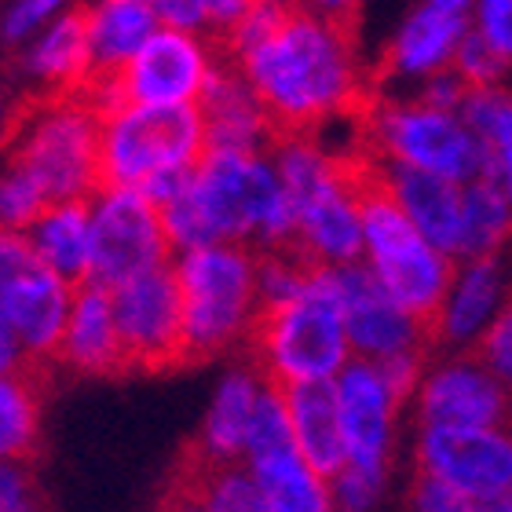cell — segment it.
Wrapping results in <instances>:
<instances>
[{"label": "cell", "instance_id": "30", "mask_svg": "<svg viewBox=\"0 0 512 512\" xmlns=\"http://www.w3.org/2000/svg\"><path fill=\"white\" fill-rule=\"evenodd\" d=\"M41 443V388L30 370L0 377V458L30 461Z\"/></svg>", "mask_w": 512, "mask_h": 512}, {"label": "cell", "instance_id": "45", "mask_svg": "<svg viewBox=\"0 0 512 512\" xmlns=\"http://www.w3.org/2000/svg\"><path fill=\"white\" fill-rule=\"evenodd\" d=\"M432 8H443V11H461L465 15V8H469L472 0H428Z\"/></svg>", "mask_w": 512, "mask_h": 512}, {"label": "cell", "instance_id": "11", "mask_svg": "<svg viewBox=\"0 0 512 512\" xmlns=\"http://www.w3.org/2000/svg\"><path fill=\"white\" fill-rule=\"evenodd\" d=\"M417 465L458 487L476 509H491L512 487V432H498V425H425Z\"/></svg>", "mask_w": 512, "mask_h": 512}, {"label": "cell", "instance_id": "37", "mask_svg": "<svg viewBox=\"0 0 512 512\" xmlns=\"http://www.w3.org/2000/svg\"><path fill=\"white\" fill-rule=\"evenodd\" d=\"M410 505L414 509H432V512H461V509H476V505L458 491L450 487L447 480H439L432 472H417L414 487H410Z\"/></svg>", "mask_w": 512, "mask_h": 512}, {"label": "cell", "instance_id": "26", "mask_svg": "<svg viewBox=\"0 0 512 512\" xmlns=\"http://www.w3.org/2000/svg\"><path fill=\"white\" fill-rule=\"evenodd\" d=\"M253 469L267 512H326L333 509L330 480L297 447H278L246 461Z\"/></svg>", "mask_w": 512, "mask_h": 512}, {"label": "cell", "instance_id": "38", "mask_svg": "<svg viewBox=\"0 0 512 512\" xmlns=\"http://www.w3.org/2000/svg\"><path fill=\"white\" fill-rule=\"evenodd\" d=\"M377 370H381L388 392H392L395 406L403 403L406 395L421 384V366H425V352H403V355H388V359H374Z\"/></svg>", "mask_w": 512, "mask_h": 512}, {"label": "cell", "instance_id": "35", "mask_svg": "<svg viewBox=\"0 0 512 512\" xmlns=\"http://www.w3.org/2000/svg\"><path fill=\"white\" fill-rule=\"evenodd\" d=\"M37 480H33L30 461L0 458V512H30L37 509Z\"/></svg>", "mask_w": 512, "mask_h": 512}, {"label": "cell", "instance_id": "10", "mask_svg": "<svg viewBox=\"0 0 512 512\" xmlns=\"http://www.w3.org/2000/svg\"><path fill=\"white\" fill-rule=\"evenodd\" d=\"M110 297L132 370H169L176 363H187L183 293L172 260L118 282Z\"/></svg>", "mask_w": 512, "mask_h": 512}, {"label": "cell", "instance_id": "33", "mask_svg": "<svg viewBox=\"0 0 512 512\" xmlns=\"http://www.w3.org/2000/svg\"><path fill=\"white\" fill-rule=\"evenodd\" d=\"M384 487V469H366L348 461L341 472L330 476V498L337 509H370L377 505Z\"/></svg>", "mask_w": 512, "mask_h": 512}, {"label": "cell", "instance_id": "4", "mask_svg": "<svg viewBox=\"0 0 512 512\" xmlns=\"http://www.w3.org/2000/svg\"><path fill=\"white\" fill-rule=\"evenodd\" d=\"M246 348L260 374L282 388L300 381H333L355 355L337 271L319 267L293 300L260 308Z\"/></svg>", "mask_w": 512, "mask_h": 512}, {"label": "cell", "instance_id": "5", "mask_svg": "<svg viewBox=\"0 0 512 512\" xmlns=\"http://www.w3.org/2000/svg\"><path fill=\"white\" fill-rule=\"evenodd\" d=\"M256 249L246 242H209L176 253L172 267L183 293L187 363L246 348L260 319Z\"/></svg>", "mask_w": 512, "mask_h": 512}, {"label": "cell", "instance_id": "8", "mask_svg": "<svg viewBox=\"0 0 512 512\" xmlns=\"http://www.w3.org/2000/svg\"><path fill=\"white\" fill-rule=\"evenodd\" d=\"M220 59L224 52H220L216 37H202V30H183V26H158L118 74L96 77L85 92L99 107H110V103H158V107L198 103Z\"/></svg>", "mask_w": 512, "mask_h": 512}, {"label": "cell", "instance_id": "14", "mask_svg": "<svg viewBox=\"0 0 512 512\" xmlns=\"http://www.w3.org/2000/svg\"><path fill=\"white\" fill-rule=\"evenodd\" d=\"M333 384H337V406H341V425L348 439V461L366 465V469H384L388 443H392L395 399L377 363L355 355L333 377Z\"/></svg>", "mask_w": 512, "mask_h": 512}, {"label": "cell", "instance_id": "43", "mask_svg": "<svg viewBox=\"0 0 512 512\" xmlns=\"http://www.w3.org/2000/svg\"><path fill=\"white\" fill-rule=\"evenodd\" d=\"M30 355H26V348L19 344V337H15V330L8 326V319L0 315V377L4 374H19V370H30Z\"/></svg>", "mask_w": 512, "mask_h": 512}, {"label": "cell", "instance_id": "36", "mask_svg": "<svg viewBox=\"0 0 512 512\" xmlns=\"http://www.w3.org/2000/svg\"><path fill=\"white\" fill-rule=\"evenodd\" d=\"M480 359L491 366L505 384H512V297H509V304L498 311V319L483 330Z\"/></svg>", "mask_w": 512, "mask_h": 512}, {"label": "cell", "instance_id": "13", "mask_svg": "<svg viewBox=\"0 0 512 512\" xmlns=\"http://www.w3.org/2000/svg\"><path fill=\"white\" fill-rule=\"evenodd\" d=\"M74 293L77 286L70 278L55 275L44 264H33L22 275L0 282V315L8 319L33 366L55 363Z\"/></svg>", "mask_w": 512, "mask_h": 512}, {"label": "cell", "instance_id": "20", "mask_svg": "<svg viewBox=\"0 0 512 512\" xmlns=\"http://www.w3.org/2000/svg\"><path fill=\"white\" fill-rule=\"evenodd\" d=\"M289 425L297 450L330 480L333 472L348 465V439L341 425V406H337V384L333 381H300L286 384Z\"/></svg>", "mask_w": 512, "mask_h": 512}, {"label": "cell", "instance_id": "2", "mask_svg": "<svg viewBox=\"0 0 512 512\" xmlns=\"http://www.w3.org/2000/svg\"><path fill=\"white\" fill-rule=\"evenodd\" d=\"M176 253L209 242H246L256 253L293 246L297 213L271 150L209 147L191 180L161 202Z\"/></svg>", "mask_w": 512, "mask_h": 512}, {"label": "cell", "instance_id": "18", "mask_svg": "<svg viewBox=\"0 0 512 512\" xmlns=\"http://www.w3.org/2000/svg\"><path fill=\"white\" fill-rule=\"evenodd\" d=\"M198 110L205 118L209 147L271 150V143L278 139L256 88L249 85V77L231 59H220L202 99H198Z\"/></svg>", "mask_w": 512, "mask_h": 512}, {"label": "cell", "instance_id": "46", "mask_svg": "<svg viewBox=\"0 0 512 512\" xmlns=\"http://www.w3.org/2000/svg\"><path fill=\"white\" fill-rule=\"evenodd\" d=\"M271 4H286V8H293V4H304V0H271Z\"/></svg>", "mask_w": 512, "mask_h": 512}, {"label": "cell", "instance_id": "40", "mask_svg": "<svg viewBox=\"0 0 512 512\" xmlns=\"http://www.w3.org/2000/svg\"><path fill=\"white\" fill-rule=\"evenodd\" d=\"M33 264H41V260L33 253L30 235H26V231H15V227H0V282L22 275V271Z\"/></svg>", "mask_w": 512, "mask_h": 512}, {"label": "cell", "instance_id": "16", "mask_svg": "<svg viewBox=\"0 0 512 512\" xmlns=\"http://www.w3.org/2000/svg\"><path fill=\"white\" fill-rule=\"evenodd\" d=\"M381 158V169L392 183L395 198L403 202L417 231L443 249L447 256L458 260L461 256V238H465V183L450 180L443 172H428L417 165H406L399 158Z\"/></svg>", "mask_w": 512, "mask_h": 512}, {"label": "cell", "instance_id": "12", "mask_svg": "<svg viewBox=\"0 0 512 512\" xmlns=\"http://www.w3.org/2000/svg\"><path fill=\"white\" fill-rule=\"evenodd\" d=\"M333 271L341 282L344 322H348V341L355 355L388 359L403 352H428L436 344L425 322L410 315L403 304H395L370 260H352Z\"/></svg>", "mask_w": 512, "mask_h": 512}, {"label": "cell", "instance_id": "28", "mask_svg": "<svg viewBox=\"0 0 512 512\" xmlns=\"http://www.w3.org/2000/svg\"><path fill=\"white\" fill-rule=\"evenodd\" d=\"M461 118L487 150V176L502 183L512 202V85L472 88L461 103Z\"/></svg>", "mask_w": 512, "mask_h": 512}, {"label": "cell", "instance_id": "31", "mask_svg": "<svg viewBox=\"0 0 512 512\" xmlns=\"http://www.w3.org/2000/svg\"><path fill=\"white\" fill-rule=\"evenodd\" d=\"M48 202L52 198L44 191V183L22 161L15 158L4 161V169H0V227L26 231L44 213Z\"/></svg>", "mask_w": 512, "mask_h": 512}, {"label": "cell", "instance_id": "29", "mask_svg": "<svg viewBox=\"0 0 512 512\" xmlns=\"http://www.w3.org/2000/svg\"><path fill=\"white\" fill-rule=\"evenodd\" d=\"M512 235V202L494 176H476L465 183V238L461 260L491 256Z\"/></svg>", "mask_w": 512, "mask_h": 512}, {"label": "cell", "instance_id": "9", "mask_svg": "<svg viewBox=\"0 0 512 512\" xmlns=\"http://www.w3.org/2000/svg\"><path fill=\"white\" fill-rule=\"evenodd\" d=\"M92 278L99 286H118L150 267L169 264L172 242L161 220V205L147 191L103 183L92 198Z\"/></svg>", "mask_w": 512, "mask_h": 512}, {"label": "cell", "instance_id": "44", "mask_svg": "<svg viewBox=\"0 0 512 512\" xmlns=\"http://www.w3.org/2000/svg\"><path fill=\"white\" fill-rule=\"evenodd\" d=\"M304 8L319 11V15H326V19L359 26V0H304Z\"/></svg>", "mask_w": 512, "mask_h": 512}, {"label": "cell", "instance_id": "7", "mask_svg": "<svg viewBox=\"0 0 512 512\" xmlns=\"http://www.w3.org/2000/svg\"><path fill=\"white\" fill-rule=\"evenodd\" d=\"M359 147L399 158L428 172H443L450 180L469 183L487 176V150L480 136L454 110L425 107V103H388L374 99L359 125Z\"/></svg>", "mask_w": 512, "mask_h": 512}, {"label": "cell", "instance_id": "6", "mask_svg": "<svg viewBox=\"0 0 512 512\" xmlns=\"http://www.w3.org/2000/svg\"><path fill=\"white\" fill-rule=\"evenodd\" d=\"M11 158L44 183L52 202L92 198L103 187V107L88 92H55L22 125Z\"/></svg>", "mask_w": 512, "mask_h": 512}, {"label": "cell", "instance_id": "27", "mask_svg": "<svg viewBox=\"0 0 512 512\" xmlns=\"http://www.w3.org/2000/svg\"><path fill=\"white\" fill-rule=\"evenodd\" d=\"M498 293H502V278H498V264L491 256L469 260V267L454 278V289H450L443 319H439V341H472V337H480L494 315Z\"/></svg>", "mask_w": 512, "mask_h": 512}, {"label": "cell", "instance_id": "23", "mask_svg": "<svg viewBox=\"0 0 512 512\" xmlns=\"http://www.w3.org/2000/svg\"><path fill=\"white\" fill-rule=\"evenodd\" d=\"M30 246L48 271L70 278L74 286L92 278V202L59 198L26 227Z\"/></svg>", "mask_w": 512, "mask_h": 512}, {"label": "cell", "instance_id": "1", "mask_svg": "<svg viewBox=\"0 0 512 512\" xmlns=\"http://www.w3.org/2000/svg\"><path fill=\"white\" fill-rule=\"evenodd\" d=\"M231 63L249 77L278 136H319L330 121H363L381 96L355 52V26L293 4L264 41Z\"/></svg>", "mask_w": 512, "mask_h": 512}, {"label": "cell", "instance_id": "21", "mask_svg": "<svg viewBox=\"0 0 512 512\" xmlns=\"http://www.w3.org/2000/svg\"><path fill=\"white\" fill-rule=\"evenodd\" d=\"M461 37H465V15L461 11H443L432 8V4L414 11L403 30H399V37L392 41L388 55L381 59V66L374 70L377 92L395 74L428 77L432 70H443L447 63H454Z\"/></svg>", "mask_w": 512, "mask_h": 512}, {"label": "cell", "instance_id": "41", "mask_svg": "<svg viewBox=\"0 0 512 512\" xmlns=\"http://www.w3.org/2000/svg\"><path fill=\"white\" fill-rule=\"evenodd\" d=\"M161 26H183V30L205 33V0H147Z\"/></svg>", "mask_w": 512, "mask_h": 512}, {"label": "cell", "instance_id": "34", "mask_svg": "<svg viewBox=\"0 0 512 512\" xmlns=\"http://www.w3.org/2000/svg\"><path fill=\"white\" fill-rule=\"evenodd\" d=\"M66 11H74V0H15L4 15V37L11 44H26Z\"/></svg>", "mask_w": 512, "mask_h": 512}, {"label": "cell", "instance_id": "19", "mask_svg": "<svg viewBox=\"0 0 512 512\" xmlns=\"http://www.w3.org/2000/svg\"><path fill=\"white\" fill-rule=\"evenodd\" d=\"M267 377L260 366L249 359L246 366H235L231 374L220 381L213 403L205 410V421L198 428L191 454L202 461H246L249 428H253L256 403L264 392Z\"/></svg>", "mask_w": 512, "mask_h": 512}, {"label": "cell", "instance_id": "3", "mask_svg": "<svg viewBox=\"0 0 512 512\" xmlns=\"http://www.w3.org/2000/svg\"><path fill=\"white\" fill-rule=\"evenodd\" d=\"M209 150L198 103H110L103 107V183L165 202L191 180Z\"/></svg>", "mask_w": 512, "mask_h": 512}, {"label": "cell", "instance_id": "22", "mask_svg": "<svg viewBox=\"0 0 512 512\" xmlns=\"http://www.w3.org/2000/svg\"><path fill=\"white\" fill-rule=\"evenodd\" d=\"M22 66L44 88H55V92H85L96 81V63H92L85 15L81 11H66L55 22H48L37 37L26 41Z\"/></svg>", "mask_w": 512, "mask_h": 512}, {"label": "cell", "instance_id": "42", "mask_svg": "<svg viewBox=\"0 0 512 512\" xmlns=\"http://www.w3.org/2000/svg\"><path fill=\"white\" fill-rule=\"evenodd\" d=\"M256 0H205V30L213 33L216 41L238 26V19L253 8Z\"/></svg>", "mask_w": 512, "mask_h": 512}, {"label": "cell", "instance_id": "47", "mask_svg": "<svg viewBox=\"0 0 512 512\" xmlns=\"http://www.w3.org/2000/svg\"><path fill=\"white\" fill-rule=\"evenodd\" d=\"M505 421H509V432H512V395H509V414H505Z\"/></svg>", "mask_w": 512, "mask_h": 512}, {"label": "cell", "instance_id": "32", "mask_svg": "<svg viewBox=\"0 0 512 512\" xmlns=\"http://www.w3.org/2000/svg\"><path fill=\"white\" fill-rule=\"evenodd\" d=\"M454 70H458L472 88H487V85H502L505 74H509L512 66L505 63L498 48H494L480 30L476 33H465L458 44V52H454Z\"/></svg>", "mask_w": 512, "mask_h": 512}, {"label": "cell", "instance_id": "17", "mask_svg": "<svg viewBox=\"0 0 512 512\" xmlns=\"http://www.w3.org/2000/svg\"><path fill=\"white\" fill-rule=\"evenodd\" d=\"M55 363L88 377H110L132 370L118 330V315H114L110 286H99V282L77 286Z\"/></svg>", "mask_w": 512, "mask_h": 512}, {"label": "cell", "instance_id": "39", "mask_svg": "<svg viewBox=\"0 0 512 512\" xmlns=\"http://www.w3.org/2000/svg\"><path fill=\"white\" fill-rule=\"evenodd\" d=\"M476 30L512 66V0H483L480 11H476Z\"/></svg>", "mask_w": 512, "mask_h": 512}, {"label": "cell", "instance_id": "48", "mask_svg": "<svg viewBox=\"0 0 512 512\" xmlns=\"http://www.w3.org/2000/svg\"><path fill=\"white\" fill-rule=\"evenodd\" d=\"M4 118H8V110H4V103H0V128H4Z\"/></svg>", "mask_w": 512, "mask_h": 512}, {"label": "cell", "instance_id": "25", "mask_svg": "<svg viewBox=\"0 0 512 512\" xmlns=\"http://www.w3.org/2000/svg\"><path fill=\"white\" fill-rule=\"evenodd\" d=\"M176 498L205 512H267L264 491L246 461H202L187 454Z\"/></svg>", "mask_w": 512, "mask_h": 512}, {"label": "cell", "instance_id": "24", "mask_svg": "<svg viewBox=\"0 0 512 512\" xmlns=\"http://www.w3.org/2000/svg\"><path fill=\"white\" fill-rule=\"evenodd\" d=\"M81 15L88 26L96 77L118 74L121 66L150 41V33L161 26L147 0H92Z\"/></svg>", "mask_w": 512, "mask_h": 512}, {"label": "cell", "instance_id": "15", "mask_svg": "<svg viewBox=\"0 0 512 512\" xmlns=\"http://www.w3.org/2000/svg\"><path fill=\"white\" fill-rule=\"evenodd\" d=\"M505 414V381L480 355L439 366L421 381V425H502Z\"/></svg>", "mask_w": 512, "mask_h": 512}]
</instances>
